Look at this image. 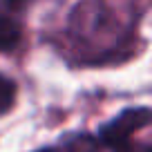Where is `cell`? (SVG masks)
<instances>
[{"instance_id": "cell-1", "label": "cell", "mask_w": 152, "mask_h": 152, "mask_svg": "<svg viewBox=\"0 0 152 152\" xmlns=\"http://www.w3.org/2000/svg\"><path fill=\"white\" fill-rule=\"evenodd\" d=\"M148 123H150V110H148V107L123 110L116 119H112L99 132V141L105 143V145L119 148V145H123V143L130 139V134H132V132L145 128Z\"/></svg>"}, {"instance_id": "cell-2", "label": "cell", "mask_w": 152, "mask_h": 152, "mask_svg": "<svg viewBox=\"0 0 152 152\" xmlns=\"http://www.w3.org/2000/svg\"><path fill=\"white\" fill-rule=\"evenodd\" d=\"M23 38V29H20L18 20H14L11 16L0 14V52H9Z\"/></svg>"}, {"instance_id": "cell-6", "label": "cell", "mask_w": 152, "mask_h": 152, "mask_svg": "<svg viewBox=\"0 0 152 152\" xmlns=\"http://www.w3.org/2000/svg\"><path fill=\"white\" fill-rule=\"evenodd\" d=\"M145 148H137V145H132L130 141H125L123 145H119L116 148V152H143Z\"/></svg>"}, {"instance_id": "cell-4", "label": "cell", "mask_w": 152, "mask_h": 152, "mask_svg": "<svg viewBox=\"0 0 152 152\" xmlns=\"http://www.w3.org/2000/svg\"><path fill=\"white\" fill-rule=\"evenodd\" d=\"M14 101H16V83L0 74V114L9 112Z\"/></svg>"}, {"instance_id": "cell-5", "label": "cell", "mask_w": 152, "mask_h": 152, "mask_svg": "<svg viewBox=\"0 0 152 152\" xmlns=\"http://www.w3.org/2000/svg\"><path fill=\"white\" fill-rule=\"evenodd\" d=\"M27 2H29V0H0V5L7 7L9 11H20Z\"/></svg>"}, {"instance_id": "cell-3", "label": "cell", "mask_w": 152, "mask_h": 152, "mask_svg": "<svg viewBox=\"0 0 152 152\" xmlns=\"http://www.w3.org/2000/svg\"><path fill=\"white\" fill-rule=\"evenodd\" d=\"M65 150L63 152H99L101 143L92 134H74V137L65 139Z\"/></svg>"}, {"instance_id": "cell-7", "label": "cell", "mask_w": 152, "mask_h": 152, "mask_svg": "<svg viewBox=\"0 0 152 152\" xmlns=\"http://www.w3.org/2000/svg\"><path fill=\"white\" fill-rule=\"evenodd\" d=\"M38 152H58V150H52V148H47V150H38Z\"/></svg>"}]
</instances>
